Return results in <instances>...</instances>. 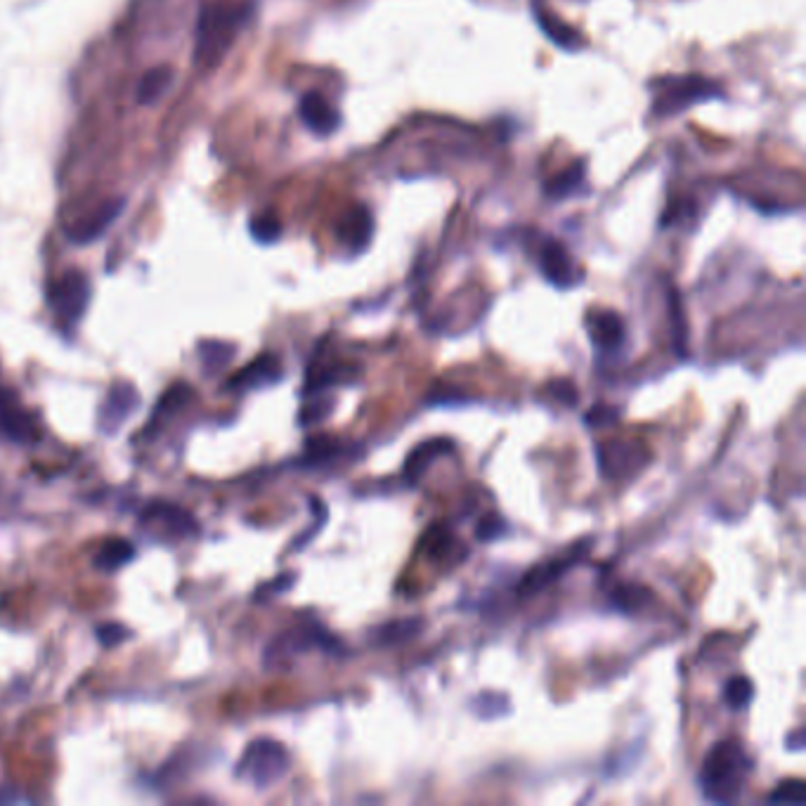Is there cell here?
Listing matches in <instances>:
<instances>
[{"instance_id": "cell-1", "label": "cell", "mask_w": 806, "mask_h": 806, "mask_svg": "<svg viewBox=\"0 0 806 806\" xmlns=\"http://www.w3.org/2000/svg\"><path fill=\"white\" fill-rule=\"evenodd\" d=\"M752 762L738 740H719L710 747L700 769V788L714 804L738 802L745 780L750 776Z\"/></svg>"}, {"instance_id": "cell-2", "label": "cell", "mask_w": 806, "mask_h": 806, "mask_svg": "<svg viewBox=\"0 0 806 806\" xmlns=\"http://www.w3.org/2000/svg\"><path fill=\"white\" fill-rule=\"evenodd\" d=\"M249 8H230V5H206L197 19L194 31V62L201 69H216L234 38L242 29Z\"/></svg>"}, {"instance_id": "cell-3", "label": "cell", "mask_w": 806, "mask_h": 806, "mask_svg": "<svg viewBox=\"0 0 806 806\" xmlns=\"http://www.w3.org/2000/svg\"><path fill=\"white\" fill-rule=\"evenodd\" d=\"M724 88L710 78L688 74V76H667L653 83V104H650V116L667 119L686 112L695 104L721 100Z\"/></svg>"}, {"instance_id": "cell-4", "label": "cell", "mask_w": 806, "mask_h": 806, "mask_svg": "<svg viewBox=\"0 0 806 806\" xmlns=\"http://www.w3.org/2000/svg\"><path fill=\"white\" fill-rule=\"evenodd\" d=\"M291 757L282 743L272 738H258L246 745L242 759L237 762V778L251 783L253 788L265 790L286 776Z\"/></svg>"}, {"instance_id": "cell-5", "label": "cell", "mask_w": 806, "mask_h": 806, "mask_svg": "<svg viewBox=\"0 0 806 806\" xmlns=\"http://www.w3.org/2000/svg\"><path fill=\"white\" fill-rule=\"evenodd\" d=\"M90 303V279L78 270H69L50 289V305L64 324L81 322Z\"/></svg>"}, {"instance_id": "cell-6", "label": "cell", "mask_w": 806, "mask_h": 806, "mask_svg": "<svg viewBox=\"0 0 806 806\" xmlns=\"http://www.w3.org/2000/svg\"><path fill=\"white\" fill-rule=\"evenodd\" d=\"M539 270L546 282L558 289H572L582 279L575 258L570 256L565 244L554 237H542L539 242Z\"/></svg>"}, {"instance_id": "cell-7", "label": "cell", "mask_w": 806, "mask_h": 806, "mask_svg": "<svg viewBox=\"0 0 806 806\" xmlns=\"http://www.w3.org/2000/svg\"><path fill=\"white\" fill-rule=\"evenodd\" d=\"M140 407V393L133 383L119 381L109 388L104 398L100 414H97V426L104 435H116L121 426L130 419V414Z\"/></svg>"}, {"instance_id": "cell-8", "label": "cell", "mask_w": 806, "mask_h": 806, "mask_svg": "<svg viewBox=\"0 0 806 806\" xmlns=\"http://www.w3.org/2000/svg\"><path fill=\"white\" fill-rule=\"evenodd\" d=\"M598 466L606 478H629L648 461V452L636 442H606L596 450Z\"/></svg>"}, {"instance_id": "cell-9", "label": "cell", "mask_w": 806, "mask_h": 806, "mask_svg": "<svg viewBox=\"0 0 806 806\" xmlns=\"http://www.w3.org/2000/svg\"><path fill=\"white\" fill-rule=\"evenodd\" d=\"M0 431L12 442H22V445H34L41 438L34 414L26 412L10 388H0Z\"/></svg>"}, {"instance_id": "cell-10", "label": "cell", "mask_w": 806, "mask_h": 806, "mask_svg": "<svg viewBox=\"0 0 806 806\" xmlns=\"http://www.w3.org/2000/svg\"><path fill=\"white\" fill-rule=\"evenodd\" d=\"M140 523L145 525V528L164 530L166 537H175V539L192 537L199 532L197 520H194L190 511H185L178 504H166V502L149 504L147 509L142 511Z\"/></svg>"}, {"instance_id": "cell-11", "label": "cell", "mask_w": 806, "mask_h": 806, "mask_svg": "<svg viewBox=\"0 0 806 806\" xmlns=\"http://www.w3.org/2000/svg\"><path fill=\"white\" fill-rule=\"evenodd\" d=\"M589 336L598 353L615 355L627 341V324L613 310H598L589 317Z\"/></svg>"}, {"instance_id": "cell-12", "label": "cell", "mask_w": 806, "mask_h": 806, "mask_svg": "<svg viewBox=\"0 0 806 806\" xmlns=\"http://www.w3.org/2000/svg\"><path fill=\"white\" fill-rule=\"evenodd\" d=\"M298 114H301V121L305 123V128L310 133L320 135V138H327V135L336 133L338 126H341V114L336 112L334 104H329V100L320 93H305L298 102Z\"/></svg>"}, {"instance_id": "cell-13", "label": "cell", "mask_w": 806, "mask_h": 806, "mask_svg": "<svg viewBox=\"0 0 806 806\" xmlns=\"http://www.w3.org/2000/svg\"><path fill=\"white\" fill-rule=\"evenodd\" d=\"M123 206H126V199L104 201V204L97 206L88 218L78 220V223L71 227L69 239L76 244H90L95 242V239H100L102 234L107 232V227L121 216Z\"/></svg>"}, {"instance_id": "cell-14", "label": "cell", "mask_w": 806, "mask_h": 806, "mask_svg": "<svg viewBox=\"0 0 806 806\" xmlns=\"http://www.w3.org/2000/svg\"><path fill=\"white\" fill-rule=\"evenodd\" d=\"M584 549H587V546H584ZM584 549H580V546H577L575 551H570V554L563 556V558H556L554 563L535 565V568H532L528 575L523 577V582H520L518 594L525 596V598H530V596L539 594V591H544L546 587H551V584H554L558 577L563 575V572H568L572 565L580 561L582 554H584Z\"/></svg>"}, {"instance_id": "cell-15", "label": "cell", "mask_w": 806, "mask_h": 806, "mask_svg": "<svg viewBox=\"0 0 806 806\" xmlns=\"http://www.w3.org/2000/svg\"><path fill=\"white\" fill-rule=\"evenodd\" d=\"M279 379H282V362H279L277 355L265 353L256 357L251 364H246L242 372L230 381V388H263L270 386V383H277Z\"/></svg>"}, {"instance_id": "cell-16", "label": "cell", "mask_w": 806, "mask_h": 806, "mask_svg": "<svg viewBox=\"0 0 806 806\" xmlns=\"http://www.w3.org/2000/svg\"><path fill=\"white\" fill-rule=\"evenodd\" d=\"M192 398H194V388L190 386V383H185V381L173 383V386L168 388L164 395H161L159 405L154 407L152 419H149V424H147V433H152L154 428H164L168 424V419H171L178 409L185 407Z\"/></svg>"}, {"instance_id": "cell-17", "label": "cell", "mask_w": 806, "mask_h": 806, "mask_svg": "<svg viewBox=\"0 0 806 806\" xmlns=\"http://www.w3.org/2000/svg\"><path fill=\"white\" fill-rule=\"evenodd\" d=\"M372 237V216L364 206H357L348 213L346 218L338 225V239L348 246V249H364Z\"/></svg>"}, {"instance_id": "cell-18", "label": "cell", "mask_w": 806, "mask_h": 806, "mask_svg": "<svg viewBox=\"0 0 806 806\" xmlns=\"http://www.w3.org/2000/svg\"><path fill=\"white\" fill-rule=\"evenodd\" d=\"M584 187H587V161H577V164L565 168L563 173H558L556 178L546 180L544 194L549 199L561 201L580 194Z\"/></svg>"}, {"instance_id": "cell-19", "label": "cell", "mask_w": 806, "mask_h": 806, "mask_svg": "<svg viewBox=\"0 0 806 806\" xmlns=\"http://www.w3.org/2000/svg\"><path fill=\"white\" fill-rule=\"evenodd\" d=\"M135 558V546L126 539H107L95 554V568L104 572H114L128 565Z\"/></svg>"}, {"instance_id": "cell-20", "label": "cell", "mask_w": 806, "mask_h": 806, "mask_svg": "<svg viewBox=\"0 0 806 806\" xmlns=\"http://www.w3.org/2000/svg\"><path fill=\"white\" fill-rule=\"evenodd\" d=\"M447 452H452V442L445 440V438H435V440L424 442V445H419L407 457V464H405L407 478L416 480L421 476V473L426 471V466L431 464L435 457H440V454H447Z\"/></svg>"}, {"instance_id": "cell-21", "label": "cell", "mask_w": 806, "mask_h": 806, "mask_svg": "<svg viewBox=\"0 0 806 806\" xmlns=\"http://www.w3.org/2000/svg\"><path fill=\"white\" fill-rule=\"evenodd\" d=\"M173 83V71L171 67H154L149 69L145 76L140 78L138 83V102L140 104H154L156 100H161L168 93V88H171Z\"/></svg>"}, {"instance_id": "cell-22", "label": "cell", "mask_w": 806, "mask_h": 806, "mask_svg": "<svg viewBox=\"0 0 806 806\" xmlns=\"http://www.w3.org/2000/svg\"><path fill=\"white\" fill-rule=\"evenodd\" d=\"M655 594L650 591L648 587H643V584H620L613 591V603L617 610H622V613H641L643 608H648L650 603H653Z\"/></svg>"}, {"instance_id": "cell-23", "label": "cell", "mask_w": 806, "mask_h": 806, "mask_svg": "<svg viewBox=\"0 0 806 806\" xmlns=\"http://www.w3.org/2000/svg\"><path fill=\"white\" fill-rule=\"evenodd\" d=\"M234 350H237V346H234V343H227V341L201 343L199 357H201V364H204V372L208 376L223 372L227 364L234 360Z\"/></svg>"}, {"instance_id": "cell-24", "label": "cell", "mask_w": 806, "mask_h": 806, "mask_svg": "<svg viewBox=\"0 0 806 806\" xmlns=\"http://www.w3.org/2000/svg\"><path fill=\"white\" fill-rule=\"evenodd\" d=\"M421 629H424V622L421 620H395L381 624L379 629H374L372 636L376 643H381V646H398V643L414 639Z\"/></svg>"}, {"instance_id": "cell-25", "label": "cell", "mask_w": 806, "mask_h": 806, "mask_svg": "<svg viewBox=\"0 0 806 806\" xmlns=\"http://www.w3.org/2000/svg\"><path fill=\"white\" fill-rule=\"evenodd\" d=\"M667 310H669V322H672V338H674V350L679 357H686V317H684V305H681V296L674 286L667 289Z\"/></svg>"}, {"instance_id": "cell-26", "label": "cell", "mask_w": 806, "mask_h": 806, "mask_svg": "<svg viewBox=\"0 0 806 806\" xmlns=\"http://www.w3.org/2000/svg\"><path fill=\"white\" fill-rule=\"evenodd\" d=\"M535 19H537L539 29H542L544 34L549 36L556 45H561V48H565V50H577V48H580V34H577L575 29H570V26H565L563 22H558V19L549 17L546 12H537L535 10Z\"/></svg>"}, {"instance_id": "cell-27", "label": "cell", "mask_w": 806, "mask_h": 806, "mask_svg": "<svg viewBox=\"0 0 806 806\" xmlns=\"http://www.w3.org/2000/svg\"><path fill=\"white\" fill-rule=\"evenodd\" d=\"M752 695H754V686L750 679H745V676H731V679L726 681L724 686V702L731 710H745L747 705L752 702Z\"/></svg>"}, {"instance_id": "cell-28", "label": "cell", "mask_w": 806, "mask_h": 806, "mask_svg": "<svg viewBox=\"0 0 806 806\" xmlns=\"http://www.w3.org/2000/svg\"><path fill=\"white\" fill-rule=\"evenodd\" d=\"M338 442L329 435H317V438H310L305 442V464H327L338 454Z\"/></svg>"}, {"instance_id": "cell-29", "label": "cell", "mask_w": 806, "mask_h": 806, "mask_svg": "<svg viewBox=\"0 0 806 806\" xmlns=\"http://www.w3.org/2000/svg\"><path fill=\"white\" fill-rule=\"evenodd\" d=\"M249 232L258 244H275L282 237V223L270 213H265V216H256L251 220Z\"/></svg>"}, {"instance_id": "cell-30", "label": "cell", "mask_w": 806, "mask_h": 806, "mask_svg": "<svg viewBox=\"0 0 806 806\" xmlns=\"http://www.w3.org/2000/svg\"><path fill=\"white\" fill-rule=\"evenodd\" d=\"M769 802L771 804H804L806 802L804 780L790 778V780H783V783H778V788L773 790Z\"/></svg>"}, {"instance_id": "cell-31", "label": "cell", "mask_w": 806, "mask_h": 806, "mask_svg": "<svg viewBox=\"0 0 806 806\" xmlns=\"http://www.w3.org/2000/svg\"><path fill=\"white\" fill-rule=\"evenodd\" d=\"M95 636L104 648H116L121 646V643H126L130 636H133V632L119 622H102L95 627Z\"/></svg>"}, {"instance_id": "cell-32", "label": "cell", "mask_w": 806, "mask_h": 806, "mask_svg": "<svg viewBox=\"0 0 806 806\" xmlns=\"http://www.w3.org/2000/svg\"><path fill=\"white\" fill-rule=\"evenodd\" d=\"M546 393L551 398L561 402L565 407H575L577 400H580V393H577V386L570 379H554L546 383Z\"/></svg>"}, {"instance_id": "cell-33", "label": "cell", "mask_w": 806, "mask_h": 806, "mask_svg": "<svg viewBox=\"0 0 806 806\" xmlns=\"http://www.w3.org/2000/svg\"><path fill=\"white\" fill-rule=\"evenodd\" d=\"M506 530V520L499 516V513H487V516L480 520L476 528L478 542H494L497 537H502Z\"/></svg>"}, {"instance_id": "cell-34", "label": "cell", "mask_w": 806, "mask_h": 806, "mask_svg": "<svg viewBox=\"0 0 806 806\" xmlns=\"http://www.w3.org/2000/svg\"><path fill=\"white\" fill-rule=\"evenodd\" d=\"M617 419H620V412H617V407L610 405H594L587 412V416H584V421H587V426L591 428L613 426Z\"/></svg>"}, {"instance_id": "cell-35", "label": "cell", "mask_w": 806, "mask_h": 806, "mask_svg": "<svg viewBox=\"0 0 806 806\" xmlns=\"http://www.w3.org/2000/svg\"><path fill=\"white\" fill-rule=\"evenodd\" d=\"M291 584H294V575H282V577H277L275 582H270V584H263V587H260L258 591H256V601H263L265 596H272V594H279V591H286L291 587Z\"/></svg>"}, {"instance_id": "cell-36", "label": "cell", "mask_w": 806, "mask_h": 806, "mask_svg": "<svg viewBox=\"0 0 806 806\" xmlns=\"http://www.w3.org/2000/svg\"><path fill=\"white\" fill-rule=\"evenodd\" d=\"M788 747H792V752L802 750V747H804V733H802V728H799V731H795V738L788 740Z\"/></svg>"}]
</instances>
